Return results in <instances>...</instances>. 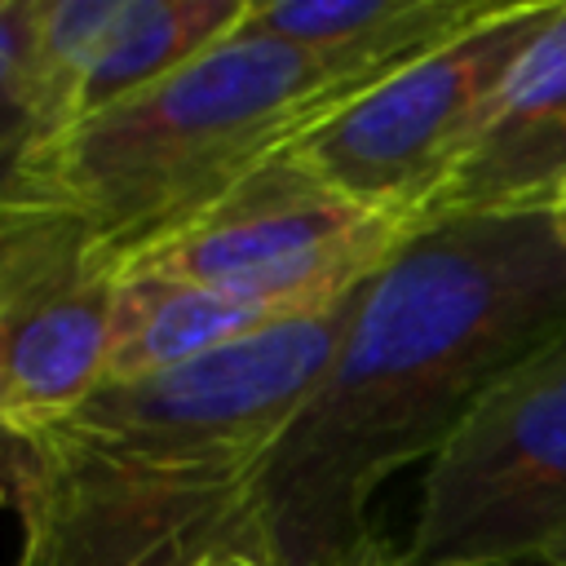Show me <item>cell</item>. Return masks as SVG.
<instances>
[{"instance_id":"obj_1","label":"cell","mask_w":566,"mask_h":566,"mask_svg":"<svg viewBox=\"0 0 566 566\" xmlns=\"http://www.w3.org/2000/svg\"><path fill=\"white\" fill-rule=\"evenodd\" d=\"M566 332V239L548 212L416 226L363 283L354 318L256 486L270 566H349L371 495L433 460L473 407Z\"/></svg>"},{"instance_id":"obj_2","label":"cell","mask_w":566,"mask_h":566,"mask_svg":"<svg viewBox=\"0 0 566 566\" xmlns=\"http://www.w3.org/2000/svg\"><path fill=\"white\" fill-rule=\"evenodd\" d=\"M363 292V287H358ZM354 296L199 363L106 380L31 433L18 566H199L256 553V486Z\"/></svg>"},{"instance_id":"obj_3","label":"cell","mask_w":566,"mask_h":566,"mask_svg":"<svg viewBox=\"0 0 566 566\" xmlns=\"http://www.w3.org/2000/svg\"><path fill=\"white\" fill-rule=\"evenodd\" d=\"M358 88L296 44L239 27L146 93L31 146L0 203L84 221L119 270Z\"/></svg>"},{"instance_id":"obj_4","label":"cell","mask_w":566,"mask_h":566,"mask_svg":"<svg viewBox=\"0 0 566 566\" xmlns=\"http://www.w3.org/2000/svg\"><path fill=\"white\" fill-rule=\"evenodd\" d=\"M557 0H495L473 27L358 88L292 155L354 203L420 221L442 177L464 155L509 66L553 18Z\"/></svg>"},{"instance_id":"obj_5","label":"cell","mask_w":566,"mask_h":566,"mask_svg":"<svg viewBox=\"0 0 566 566\" xmlns=\"http://www.w3.org/2000/svg\"><path fill=\"white\" fill-rule=\"evenodd\" d=\"M566 535V332L517 363L429 460L411 566H539Z\"/></svg>"},{"instance_id":"obj_6","label":"cell","mask_w":566,"mask_h":566,"mask_svg":"<svg viewBox=\"0 0 566 566\" xmlns=\"http://www.w3.org/2000/svg\"><path fill=\"white\" fill-rule=\"evenodd\" d=\"M411 230L407 217L354 203L283 146L208 212L128 256L119 274L142 270L287 310H327L354 296Z\"/></svg>"},{"instance_id":"obj_7","label":"cell","mask_w":566,"mask_h":566,"mask_svg":"<svg viewBox=\"0 0 566 566\" xmlns=\"http://www.w3.org/2000/svg\"><path fill=\"white\" fill-rule=\"evenodd\" d=\"M119 270L102 239L40 203H0V411L35 433L111 376Z\"/></svg>"},{"instance_id":"obj_8","label":"cell","mask_w":566,"mask_h":566,"mask_svg":"<svg viewBox=\"0 0 566 566\" xmlns=\"http://www.w3.org/2000/svg\"><path fill=\"white\" fill-rule=\"evenodd\" d=\"M566 186V0L486 102L478 133L416 226L491 212H548Z\"/></svg>"},{"instance_id":"obj_9","label":"cell","mask_w":566,"mask_h":566,"mask_svg":"<svg viewBox=\"0 0 566 566\" xmlns=\"http://www.w3.org/2000/svg\"><path fill=\"white\" fill-rule=\"evenodd\" d=\"M495 0H252L243 27L376 84L473 27Z\"/></svg>"},{"instance_id":"obj_10","label":"cell","mask_w":566,"mask_h":566,"mask_svg":"<svg viewBox=\"0 0 566 566\" xmlns=\"http://www.w3.org/2000/svg\"><path fill=\"white\" fill-rule=\"evenodd\" d=\"M305 314H318V310H287V305H270V301L239 296L226 287L128 270L119 274L106 380H128V376H150V371L199 363L208 354H221L230 345L287 327Z\"/></svg>"},{"instance_id":"obj_11","label":"cell","mask_w":566,"mask_h":566,"mask_svg":"<svg viewBox=\"0 0 566 566\" xmlns=\"http://www.w3.org/2000/svg\"><path fill=\"white\" fill-rule=\"evenodd\" d=\"M252 0H115L111 27L88 62L75 97V119L102 115L124 97L146 93L172 71L203 57L212 44L234 35ZM66 133V128H62Z\"/></svg>"},{"instance_id":"obj_12","label":"cell","mask_w":566,"mask_h":566,"mask_svg":"<svg viewBox=\"0 0 566 566\" xmlns=\"http://www.w3.org/2000/svg\"><path fill=\"white\" fill-rule=\"evenodd\" d=\"M111 13H115V0H35L27 71H31L35 115H40V142L71 128L75 97L111 27Z\"/></svg>"},{"instance_id":"obj_13","label":"cell","mask_w":566,"mask_h":566,"mask_svg":"<svg viewBox=\"0 0 566 566\" xmlns=\"http://www.w3.org/2000/svg\"><path fill=\"white\" fill-rule=\"evenodd\" d=\"M35 0H0V190L40 142V115L27 71Z\"/></svg>"},{"instance_id":"obj_14","label":"cell","mask_w":566,"mask_h":566,"mask_svg":"<svg viewBox=\"0 0 566 566\" xmlns=\"http://www.w3.org/2000/svg\"><path fill=\"white\" fill-rule=\"evenodd\" d=\"M27 478H31V438L18 433L9 424V416L0 411V509H13L22 504V491H27Z\"/></svg>"},{"instance_id":"obj_15","label":"cell","mask_w":566,"mask_h":566,"mask_svg":"<svg viewBox=\"0 0 566 566\" xmlns=\"http://www.w3.org/2000/svg\"><path fill=\"white\" fill-rule=\"evenodd\" d=\"M349 566H411V562H407V553H402L398 544H389V539H380V535H376V539H371V544H367Z\"/></svg>"},{"instance_id":"obj_16","label":"cell","mask_w":566,"mask_h":566,"mask_svg":"<svg viewBox=\"0 0 566 566\" xmlns=\"http://www.w3.org/2000/svg\"><path fill=\"white\" fill-rule=\"evenodd\" d=\"M199 566H270L265 557H256V553H239V548H226V553H212V557H203Z\"/></svg>"},{"instance_id":"obj_17","label":"cell","mask_w":566,"mask_h":566,"mask_svg":"<svg viewBox=\"0 0 566 566\" xmlns=\"http://www.w3.org/2000/svg\"><path fill=\"white\" fill-rule=\"evenodd\" d=\"M548 217H553V226H557V234L566 239V186H562V195L548 203Z\"/></svg>"},{"instance_id":"obj_18","label":"cell","mask_w":566,"mask_h":566,"mask_svg":"<svg viewBox=\"0 0 566 566\" xmlns=\"http://www.w3.org/2000/svg\"><path fill=\"white\" fill-rule=\"evenodd\" d=\"M539 566H566V535H562V539L539 557Z\"/></svg>"}]
</instances>
